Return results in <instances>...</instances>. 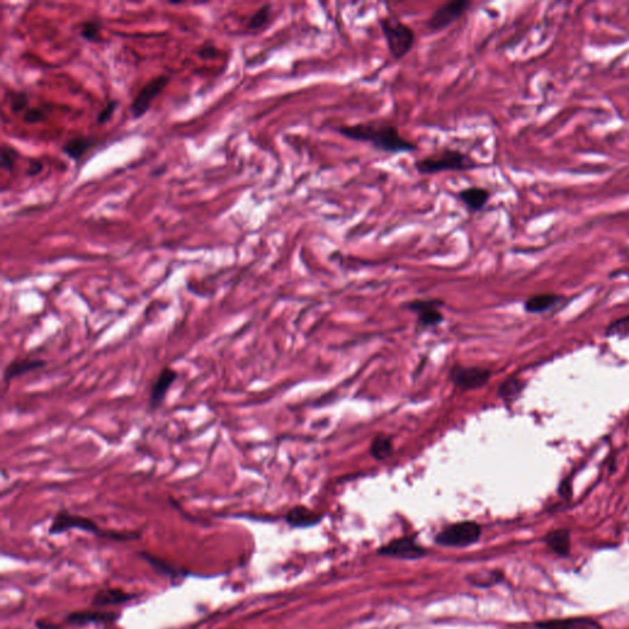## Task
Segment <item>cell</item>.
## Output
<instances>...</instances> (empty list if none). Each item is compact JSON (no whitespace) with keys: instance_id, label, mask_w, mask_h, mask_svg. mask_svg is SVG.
Here are the masks:
<instances>
[{"instance_id":"d4e9b609","label":"cell","mask_w":629,"mask_h":629,"mask_svg":"<svg viewBox=\"0 0 629 629\" xmlns=\"http://www.w3.org/2000/svg\"><path fill=\"white\" fill-rule=\"evenodd\" d=\"M17 156H19V154H17L15 149L4 145L1 148V163H0L1 169L9 171V172L13 171L14 166H15Z\"/></svg>"},{"instance_id":"5b68a950","label":"cell","mask_w":629,"mask_h":629,"mask_svg":"<svg viewBox=\"0 0 629 629\" xmlns=\"http://www.w3.org/2000/svg\"><path fill=\"white\" fill-rule=\"evenodd\" d=\"M482 536V528L476 521L451 523L434 537L436 545L450 548H466L476 545Z\"/></svg>"},{"instance_id":"6da1fadb","label":"cell","mask_w":629,"mask_h":629,"mask_svg":"<svg viewBox=\"0 0 629 629\" xmlns=\"http://www.w3.org/2000/svg\"><path fill=\"white\" fill-rule=\"evenodd\" d=\"M342 137L353 142L370 144L380 153L411 154L417 152L418 145L402 136L400 129L385 121L363 122L336 127Z\"/></svg>"},{"instance_id":"4dcf8cb0","label":"cell","mask_w":629,"mask_h":629,"mask_svg":"<svg viewBox=\"0 0 629 629\" xmlns=\"http://www.w3.org/2000/svg\"><path fill=\"white\" fill-rule=\"evenodd\" d=\"M217 54V48L213 47V46H204L198 51V56L204 59L214 58Z\"/></svg>"},{"instance_id":"f546056e","label":"cell","mask_w":629,"mask_h":629,"mask_svg":"<svg viewBox=\"0 0 629 629\" xmlns=\"http://www.w3.org/2000/svg\"><path fill=\"white\" fill-rule=\"evenodd\" d=\"M46 118V115H44V111H43L42 108H38V107H33V108H27L25 113H24V122H26V123H38V122L42 121Z\"/></svg>"},{"instance_id":"484cf974","label":"cell","mask_w":629,"mask_h":629,"mask_svg":"<svg viewBox=\"0 0 629 629\" xmlns=\"http://www.w3.org/2000/svg\"><path fill=\"white\" fill-rule=\"evenodd\" d=\"M99 32H100V25L96 22H86L81 25L80 35L89 42H97L99 40Z\"/></svg>"},{"instance_id":"44dd1931","label":"cell","mask_w":629,"mask_h":629,"mask_svg":"<svg viewBox=\"0 0 629 629\" xmlns=\"http://www.w3.org/2000/svg\"><path fill=\"white\" fill-rule=\"evenodd\" d=\"M393 452V443L390 436L379 435L371 443L370 454L376 460H385Z\"/></svg>"},{"instance_id":"8992f818","label":"cell","mask_w":629,"mask_h":629,"mask_svg":"<svg viewBox=\"0 0 629 629\" xmlns=\"http://www.w3.org/2000/svg\"><path fill=\"white\" fill-rule=\"evenodd\" d=\"M472 1L468 0H455L445 3L433 11V14L427 22V26L432 32L444 31L445 28L454 25L461 17L470 10Z\"/></svg>"},{"instance_id":"83f0119b","label":"cell","mask_w":629,"mask_h":629,"mask_svg":"<svg viewBox=\"0 0 629 629\" xmlns=\"http://www.w3.org/2000/svg\"><path fill=\"white\" fill-rule=\"evenodd\" d=\"M9 104H10L11 111L17 113L26 108L28 105V99L25 92H11Z\"/></svg>"},{"instance_id":"2e32d148","label":"cell","mask_w":629,"mask_h":629,"mask_svg":"<svg viewBox=\"0 0 629 629\" xmlns=\"http://www.w3.org/2000/svg\"><path fill=\"white\" fill-rule=\"evenodd\" d=\"M134 598H137V595L123 591L122 589H102L96 592L91 603L96 607H106L123 605L132 601Z\"/></svg>"},{"instance_id":"7a4b0ae2","label":"cell","mask_w":629,"mask_h":629,"mask_svg":"<svg viewBox=\"0 0 629 629\" xmlns=\"http://www.w3.org/2000/svg\"><path fill=\"white\" fill-rule=\"evenodd\" d=\"M413 168L422 176H433L443 172H466L480 169L481 164L470 154L459 149L443 148L413 163Z\"/></svg>"},{"instance_id":"4fadbf2b","label":"cell","mask_w":629,"mask_h":629,"mask_svg":"<svg viewBox=\"0 0 629 629\" xmlns=\"http://www.w3.org/2000/svg\"><path fill=\"white\" fill-rule=\"evenodd\" d=\"M121 614L112 611H75L65 617V622L72 626H88V624L115 623Z\"/></svg>"},{"instance_id":"d6986e66","label":"cell","mask_w":629,"mask_h":629,"mask_svg":"<svg viewBox=\"0 0 629 629\" xmlns=\"http://www.w3.org/2000/svg\"><path fill=\"white\" fill-rule=\"evenodd\" d=\"M561 300V296L555 294H539L530 297L529 300L525 302V310L532 313L545 312L555 307Z\"/></svg>"},{"instance_id":"7402d4cb","label":"cell","mask_w":629,"mask_h":629,"mask_svg":"<svg viewBox=\"0 0 629 629\" xmlns=\"http://www.w3.org/2000/svg\"><path fill=\"white\" fill-rule=\"evenodd\" d=\"M140 555L143 557L145 561L149 562V563L152 564V566L156 569V571H159V573L164 574V575L169 576L170 579H176V578L180 579L182 576L186 575V571H179L177 568L170 566L169 563H166V562L160 559V558H156V557H154V555H149L147 552L140 553Z\"/></svg>"},{"instance_id":"e0dca14e","label":"cell","mask_w":629,"mask_h":629,"mask_svg":"<svg viewBox=\"0 0 629 629\" xmlns=\"http://www.w3.org/2000/svg\"><path fill=\"white\" fill-rule=\"evenodd\" d=\"M46 365V361L41 359H16L13 360L11 363L6 365L4 373H3V381L6 384H9L11 381L19 377V376L25 375L30 371L38 370L41 369Z\"/></svg>"},{"instance_id":"f1b7e54d","label":"cell","mask_w":629,"mask_h":629,"mask_svg":"<svg viewBox=\"0 0 629 629\" xmlns=\"http://www.w3.org/2000/svg\"><path fill=\"white\" fill-rule=\"evenodd\" d=\"M117 105H118V102L116 100L108 101L105 107L101 110L100 113L97 115V118H96L97 123L104 124V123L110 121L111 117L113 116V113L116 111Z\"/></svg>"},{"instance_id":"ba28073f","label":"cell","mask_w":629,"mask_h":629,"mask_svg":"<svg viewBox=\"0 0 629 629\" xmlns=\"http://www.w3.org/2000/svg\"><path fill=\"white\" fill-rule=\"evenodd\" d=\"M169 81L170 78L168 75H159V76H155L153 79L149 80L148 83L144 85L129 107L133 120H139L149 111L155 97L161 94V91L164 90L165 86L169 84Z\"/></svg>"},{"instance_id":"9c48e42d","label":"cell","mask_w":629,"mask_h":629,"mask_svg":"<svg viewBox=\"0 0 629 629\" xmlns=\"http://www.w3.org/2000/svg\"><path fill=\"white\" fill-rule=\"evenodd\" d=\"M451 381L455 386L462 390H473L484 386L491 379V371L483 368H472V366H454L450 373Z\"/></svg>"},{"instance_id":"30bf717a","label":"cell","mask_w":629,"mask_h":629,"mask_svg":"<svg viewBox=\"0 0 629 629\" xmlns=\"http://www.w3.org/2000/svg\"><path fill=\"white\" fill-rule=\"evenodd\" d=\"M177 377H179V373L170 366H165L164 369L160 371L159 375L154 381L152 390H150L148 402L149 412H155L163 406L168 392L176 382Z\"/></svg>"},{"instance_id":"277c9868","label":"cell","mask_w":629,"mask_h":629,"mask_svg":"<svg viewBox=\"0 0 629 629\" xmlns=\"http://www.w3.org/2000/svg\"><path fill=\"white\" fill-rule=\"evenodd\" d=\"M382 36L386 42L387 51L391 58L400 62L405 58L416 44V32L412 27L395 15L382 16L379 20Z\"/></svg>"},{"instance_id":"836d02e7","label":"cell","mask_w":629,"mask_h":629,"mask_svg":"<svg viewBox=\"0 0 629 629\" xmlns=\"http://www.w3.org/2000/svg\"><path fill=\"white\" fill-rule=\"evenodd\" d=\"M225 629H234V628H225Z\"/></svg>"},{"instance_id":"ac0fdd59","label":"cell","mask_w":629,"mask_h":629,"mask_svg":"<svg viewBox=\"0 0 629 629\" xmlns=\"http://www.w3.org/2000/svg\"><path fill=\"white\" fill-rule=\"evenodd\" d=\"M545 542L555 555L566 557L571 552V532L568 530H555L548 532L546 534Z\"/></svg>"},{"instance_id":"7c38bea8","label":"cell","mask_w":629,"mask_h":629,"mask_svg":"<svg viewBox=\"0 0 629 629\" xmlns=\"http://www.w3.org/2000/svg\"><path fill=\"white\" fill-rule=\"evenodd\" d=\"M443 305L439 300H416L411 302L409 310L418 315V321L424 327H433L443 322V313L438 307Z\"/></svg>"},{"instance_id":"ffe728a7","label":"cell","mask_w":629,"mask_h":629,"mask_svg":"<svg viewBox=\"0 0 629 629\" xmlns=\"http://www.w3.org/2000/svg\"><path fill=\"white\" fill-rule=\"evenodd\" d=\"M95 139H92V138H72L67 143L63 144L62 150L64 154L68 155L70 159L78 160L95 144Z\"/></svg>"},{"instance_id":"1f68e13d","label":"cell","mask_w":629,"mask_h":629,"mask_svg":"<svg viewBox=\"0 0 629 629\" xmlns=\"http://www.w3.org/2000/svg\"><path fill=\"white\" fill-rule=\"evenodd\" d=\"M42 170L43 165L41 161H38V160H32L31 164H30V169L27 170V174H28V176H36V174H40Z\"/></svg>"},{"instance_id":"52a82bcc","label":"cell","mask_w":629,"mask_h":629,"mask_svg":"<svg viewBox=\"0 0 629 629\" xmlns=\"http://www.w3.org/2000/svg\"><path fill=\"white\" fill-rule=\"evenodd\" d=\"M377 553L384 557H391L405 561H417L428 555V550L418 544L414 536H403L400 539H392L386 545L381 546Z\"/></svg>"},{"instance_id":"cb8c5ba5","label":"cell","mask_w":629,"mask_h":629,"mask_svg":"<svg viewBox=\"0 0 629 629\" xmlns=\"http://www.w3.org/2000/svg\"><path fill=\"white\" fill-rule=\"evenodd\" d=\"M270 14H272V6L270 4H265L261 6L259 10L254 13V15L250 17L247 27L250 30H259L261 27L265 26L266 24L270 20Z\"/></svg>"},{"instance_id":"9a60e30c","label":"cell","mask_w":629,"mask_h":629,"mask_svg":"<svg viewBox=\"0 0 629 629\" xmlns=\"http://www.w3.org/2000/svg\"><path fill=\"white\" fill-rule=\"evenodd\" d=\"M323 515L316 513L313 510L305 508V507H294L291 509L286 515V521L291 528L295 529H305L311 528L321 523Z\"/></svg>"},{"instance_id":"d6a6232c","label":"cell","mask_w":629,"mask_h":629,"mask_svg":"<svg viewBox=\"0 0 629 629\" xmlns=\"http://www.w3.org/2000/svg\"><path fill=\"white\" fill-rule=\"evenodd\" d=\"M558 492H559V496L563 498H571V482L566 480V481H563L561 483V486H559V489H558Z\"/></svg>"},{"instance_id":"8fae6325","label":"cell","mask_w":629,"mask_h":629,"mask_svg":"<svg viewBox=\"0 0 629 629\" xmlns=\"http://www.w3.org/2000/svg\"><path fill=\"white\" fill-rule=\"evenodd\" d=\"M492 198V193L482 186H470L456 193V199L465 206L470 214L481 212Z\"/></svg>"},{"instance_id":"3957f363","label":"cell","mask_w":629,"mask_h":629,"mask_svg":"<svg viewBox=\"0 0 629 629\" xmlns=\"http://www.w3.org/2000/svg\"><path fill=\"white\" fill-rule=\"evenodd\" d=\"M70 530H79V531H84V532L94 534L101 539H113L117 542H127V541L140 539V532H137V531L118 532V531L101 529L92 518L69 513L67 510H60L54 515L52 523L48 529V534L51 536H57V534H64Z\"/></svg>"},{"instance_id":"603a6c76","label":"cell","mask_w":629,"mask_h":629,"mask_svg":"<svg viewBox=\"0 0 629 629\" xmlns=\"http://www.w3.org/2000/svg\"><path fill=\"white\" fill-rule=\"evenodd\" d=\"M525 387V382L520 379H508L504 381L500 387H499V396L502 397L505 402H513L518 400L520 393L523 392Z\"/></svg>"},{"instance_id":"4316f807","label":"cell","mask_w":629,"mask_h":629,"mask_svg":"<svg viewBox=\"0 0 629 629\" xmlns=\"http://www.w3.org/2000/svg\"><path fill=\"white\" fill-rule=\"evenodd\" d=\"M607 336H627L629 334V316L619 318L611 323L606 331Z\"/></svg>"},{"instance_id":"5bb4252c","label":"cell","mask_w":629,"mask_h":629,"mask_svg":"<svg viewBox=\"0 0 629 629\" xmlns=\"http://www.w3.org/2000/svg\"><path fill=\"white\" fill-rule=\"evenodd\" d=\"M537 629H603V624L590 617L550 619L534 624Z\"/></svg>"}]
</instances>
